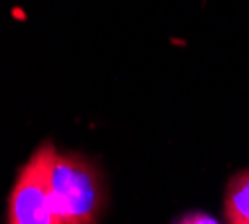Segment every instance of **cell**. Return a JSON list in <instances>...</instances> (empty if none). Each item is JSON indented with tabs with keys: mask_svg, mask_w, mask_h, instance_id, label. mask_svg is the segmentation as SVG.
I'll list each match as a JSON object with an SVG mask.
<instances>
[{
	"mask_svg": "<svg viewBox=\"0 0 249 224\" xmlns=\"http://www.w3.org/2000/svg\"><path fill=\"white\" fill-rule=\"evenodd\" d=\"M106 204L101 172L83 155L56 153L52 164L54 224H92Z\"/></svg>",
	"mask_w": 249,
	"mask_h": 224,
	"instance_id": "6da1fadb",
	"label": "cell"
},
{
	"mask_svg": "<svg viewBox=\"0 0 249 224\" xmlns=\"http://www.w3.org/2000/svg\"><path fill=\"white\" fill-rule=\"evenodd\" d=\"M58 150L41 144L16 175L9 200V224H54L52 215V164Z\"/></svg>",
	"mask_w": 249,
	"mask_h": 224,
	"instance_id": "7a4b0ae2",
	"label": "cell"
},
{
	"mask_svg": "<svg viewBox=\"0 0 249 224\" xmlns=\"http://www.w3.org/2000/svg\"><path fill=\"white\" fill-rule=\"evenodd\" d=\"M225 218L231 224H249V171L238 172L227 186Z\"/></svg>",
	"mask_w": 249,
	"mask_h": 224,
	"instance_id": "3957f363",
	"label": "cell"
},
{
	"mask_svg": "<svg viewBox=\"0 0 249 224\" xmlns=\"http://www.w3.org/2000/svg\"><path fill=\"white\" fill-rule=\"evenodd\" d=\"M178 222H215L211 215H200V213H191V215H184Z\"/></svg>",
	"mask_w": 249,
	"mask_h": 224,
	"instance_id": "277c9868",
	"label": "cell"
}]
</instances>
